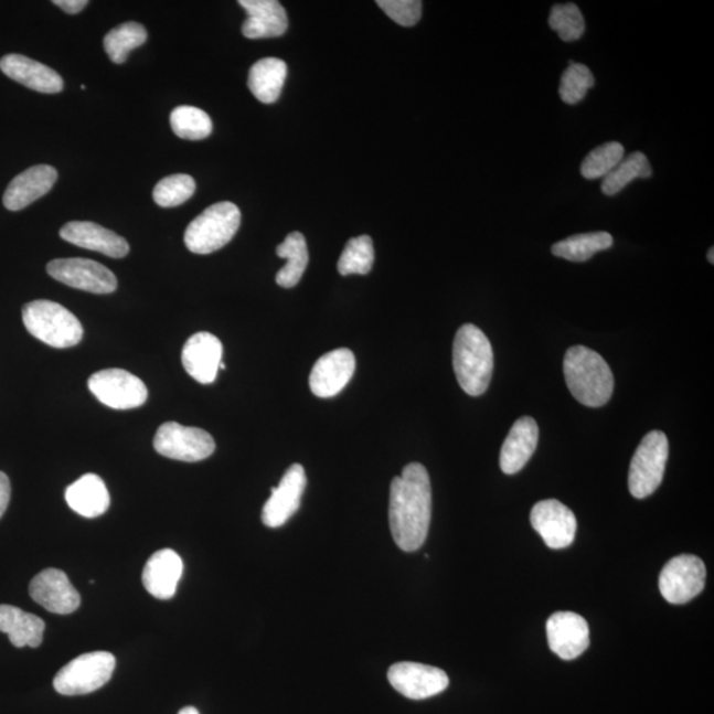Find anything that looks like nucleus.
<instances>
[{
  "instance_id": "obj_30",
  "label": "nucleus",
  "mask_w": 714,
  "mask_h": 714,
  "mask_svg": "<svg viewBox=\"0 0 714 714\" xmlns=\"http://www.w3.org/2000/svg\"><path fill=\"white\" fill-rule=\"evenodd\" d=\"M651 175L652 169L649 158L643 152H632L629 157H625L622 162L609 175L604 178L600 190L606 196H614L625 190L633 180L647 179Z\"/></svg>"
},
{
  "instance_id": "obj_36",
  "label": "nucleus",
  "mask_w": 714,
  "mask_h": 714,
  "mask_svg": "<svg viewBox=\"0 0 714 714\" xmlns=\"http://www.w3.org/2000/svg\"><path fill=\"white\" fill-rule=\"evenodd\" d=\"M550 25L553 31L566 43L576 42L583 38L586 29L583 12L574 3L556 4L550 15Z\"/></svg>"
},
{
  "instance_id": "obj_34",
  "label": "nucleus",
  "mask_w": 714,
  "mask_h": 714,
  "mask_svg": "<svg viewBox=\"0 0 714 714\" xmlns=\"http://www.w3.org/2000/svg\"><path fill=\"white\" fill-rule=\"evenodd\" d=\"M625 158V147L619 142H607L589 152L580 164L585 179L594 180L609 175Z\"/></svg>"
},
{
  "instance_id": "obj_38",
  "label": "nucleus",
  "mask_w": 714,
  "mask_h": 714,
  "mask_svg": "<svg viewBox=\"0 0 714 714\" xmlns=\"http://www.w3.org/2000/svg\"><path fill=\"white\" fill-rule=\"evenodd\" d=\"M377 6L403 26L416 25L422 19L423 2L419 0H379Z\"/></svg>"
},
{
  "instance_id": "obj_17",
  "label": "nucleus",
  "mask_w": 714,
  "mask_h": 714,
  "mask_svg": "<svg viewBox=\"0 0 714 714\" xmlns=\"http://www.w3.org/2000/svg\"><path fill=\"white\" fill-rule=\"evenodd\" d=\"M551 650L564 660L583 656L590 644V630L584 617L572 611L553 614L546 624Z\"/></svg>"
},
{
  "instance_id": "obj_37",
  "label": "nucleus",
  "mask_w": 714,
  "mask_h": 714,
  "mask_svg": "<svg viewBox=\"0 0 714 714\" xmlns=\"http://www.w3.org/2000/svg\"><path fill=\"white\" fill-rule=\"evenodd\" d=\"M594 86V76L584 64L571 63L569 68L564 72L562 84H560V97L568 105H576L586 97Z\"/></svg>"
},
{
  "instance_id": "obj_9",
  "label": "nucleus",
  "mask_w": 714,
  "mask_h": 714,
  "mask_svg": "<svg viewBox=\"0 0 714 714\" xmlns=\"http://www.w3.org/2000/svg\"><path fill=\"white\" fill-rule=\"evenodd\" d=\"M88 385L99 403L117 411L139 408L149 396L141 379L118 369L95 373L89 377Z\"/></svg>"
},
{
  "instance_id": "obj_20",
  "label": "nucleus",
  "mask_w": 714,
  "mask_h": 714,
  "mask_svg": "<svg viewBox=\"0 0 714 714\" xmlns=\"http://www.w3.org/2000/svg\"><path fill=\"white\" fill-rule=\"evenodd\" d=\"M55 167L39 164L19 173L7 187L3 204L7 210H24L38 199L43 198L52 190L57 180Z\"/></svg>"
},
{
  "instance_id": "obj_28",
  "label": "nucleus",
  "mask_w": 714,
  "mask_h": 714,
  "mask_svg": "<svg viewBox=\"0 0 714 714\" xmlns=\"http://www.w3.org/2000/svg\"><path fill=\"white\" fill-rule=\"evenodd\" d=\"M276 252L278 257L287 259L284 268L277 273L276 281L284 289H291L298 285L309 264L306 238L302 233L292 232L281 245L277 246Z\"/></svg>"
},
{
  "instance_id": "obj_16",
  "label": "nucleus",
  "mask_w": 714,
  "mask_h": 714,
  "mask_svg": "<svg viewBox=\"0 0 714 714\" xmlns=\"http://www.w3.org/2000/svg\"><path fill=\"white\" fill-rule=\"evenodd\" d=\"M356 359L349 349H339L320 356L310 375V390L317 397L339 395L351 382Z\"/></svg>"
},
{
  "instance_id": "obj_19",
  "label": "nucleus",
  "mask_w": 714,
  "mask_h": 714,
  "mask_svg": "<svg viewBox=\"0 0 714 714\" xmlns=\"http://www.w3.org/2000/svg\"><path fill=\"white\" fill-rule=\"evenodd\" d=\"M66 243L79 248L99 252L111 258H124L129 255L128 242L117 233L92 222H71L60 231Z\"/></svg>"
},
{
  "instance_id": "obj_42",
  "label": "nucleus",
  "mask_w": 714,
  "mask_h": 714,
  "mask_svg": "<svg viewBox=\"0 0 714 714\" xmlns=\"http://www.w3.org/2000/svg\"><path fill=\"white\" fill-rule=\"evenodd\" d=\"M713 255H714V249H713V248H711V251H710V253H708V259H710V263H711L712 265L714 264V257H713Z\"/></svg>"
},
{
  "instance_id": "obj_26",
  "label": "nucleus",
  "mask_w": 714,
  "mask_h": 714,
  "mask_svg": "<svg viewBox=\"0 0 714 714\" xmlns=\"http://www.w3.org/2000/svg\"><path fill=\"white\" fill-rule=\"evenodd\" d=\"M45 624L42 618L25 612L19 607L0 605V631L7 633L17 649H38L43 642Z\"/></svg>"
},
{
  "instance_id": "obj_1",
  "label": "nucleus",
  "mask_w": 714,
  "mask_h": 714,
  "mask_svg": "<svg viewBox=\"0 0 714 714\" xmlns=\"http://www.w3.org/2000/svg\"><path fill=\"white\" fill-rule=\"evenodd\" d=\"M431 483L422 463L404 467L392 480L390 493V525L399 550L416 552L426 542L431 522Z\"/></svg>"
},
{
  "instance_id": "obj_24",
  "label": "nucleus",
  "mask_w": 714,
  "mask_h": 714,
  "mask_svg": "<svg viewBox=\"0 0 714 714\" xmlns=\"http://www.w3.org/2000/svg\"><path fill=\"white\" fill-rule=\"evenodd\" d=\"M183 574V562L175 551L160 550L147 562L142 580L146 590L158 599H170L175 596L177 587Z\"/></svg>"
},
{
  "instance_id": "obj_18",
  "label": "nucleus",
  "mask_w": 714,
  "mask_h": 714,
  "mask_svg": "<svg viewBox=\"0 0 714 714\" xmlns=\"http://www.w3.org/2000/svg\"><path fill=\"white\" fill-rule=\"evenodd\" d=\"M184 370L200 384H212L223 362V344L210 332H198L183 347Z\"/></svg>"
},
{
  "instance_id": "obj_5",
  "label": "nucleus",
  "mask_w": 714,
  "mask_h": 714,
  "mask_svg": "<svg viewBox=\"0 0 714 714\" xmlns=\"http://www.w3.org/2000/svg\"><path fill=\"white\" fill-rule=\"evenodd\" d=\"M239 224H242V212L236 204L230 202L213 204L187 226L184 244L196 255H210L232 242Z\"/></svg>"
},
{
  "instance_id": "obj_21",
  "label": "nucleus",
  "mask_w": 714,
  "mask_h": 714,
  "mask_svg": "<svg viewBox=\"0 0 714 714\" xmlns=\"http://www.w3.org/2000/svg\"><path fill=\"white\" fill-rule=\"evenodd\" d=\"M0 70L19 84L32 90L55 95L64 88L62 76L56 71L23 55H7L0 60Z\"/></svg>"
},
{
  "instance_id": "obj_12",
  "label": "nucleus",
  "mask_w": 714,
  "mask_h": 714,
  "mask_svg": "<svg viewBox=\"0 0 714 714\" xmlns=\"http://www.w3.org/2000/svg\"><path fill=\"white\" fill-rule=\"evenodd\" d=\"M393 689L412 700H425L439 695L449 686V676L437 667L402 662L388 671Z\"/></svg>"
},
{
  "instance_id": "obj_13",
  "label": "nucleus",
  "mask_w": 714,
  "mask_h": 714,
  "mask_svg": "<svg viewBox=\"0 0 714 714\" xmlns=\"http://www.w3.org/2000/svg\"><path fill=\"white\" fill-rule=\"evenodd\" d=\"M531 523L551 550L568 548L576 536V516L568 507L555 499L536 503L531 511Z\"/></svg>"
},
{
  "instance_id": "obj_15",
  "label": "nucleus",
  "mask_w": 714,
  "mask_h": 714,
  "mask_svg": "<svg viewBox=\"0 0 714 714\" xmlns=\"http://www.w3.org/2000/svg\"><path fill=\"white\" fill-rule=\"evenodd\" d=\"M307 478L302 465H291L263 510V523L269 529L283 526L299 510L306 490Z\"/></svg>"
},
{
  "instance_id": "obj_23",
  "label": "nucleus",
  "mask_w": 714,
  "mask_h": 714,
  "mask_svg": "<svg viewBox=\"0 0 714 714\" xmlns=\"http://www.w3.org/2000/svg\"><path fill=\"white\" fill-rule=\"evenodd\" d=\"M539 443V426L532 417L519 418L507 436L500 451V469L513 476L529 463Z\"/></svg>"
},
{
  "instance_id": "obj_31",
  "label": "nucleus",
  "mask_w": 714,
  "mask_h": 714,
  "mask_svg": "<svg viewBox=\"0 0 714 714\" xmlns=\"http://www.w3.org/2000/svg\"><path fill=\"white\" fill-rule=\"evenodd\" d=\"M147 31L142 24L129 22L113 29L104 39L106 53L113 63L124 64L129 52L146 43Z\"/></svg>"
},
{
  "instance_id": "obj_8",
  "label": "nucleus",
  "mask_w": 714,
  "mask_h": 714,
  "mask_svg": "<svg viewBox=\"0 0 714 714\" xmlns=\"http://www.w3.org/2000/svg\"><path fill=\"white\" fill-rule=\"evenodd\" d=\"M153 447L166 458L199 462L212 456L216 444L211 434L203 429L166 423L158 429Z\"/></svg>"
},
{
  "instance_id": "obj_29",
  "label": "nucleus",
  "mask_w": 714,
  "mask_h": 714,
  "mask_svg": "<svg viewBox=\"0 0 714 714\" xmlns=\"http://www.w3.org/2000/svg\"><path fill=\"white\" fill-rule=\"evenodd\" d=\"M612 236L607 232L584 233L552 246L553 255L573 263H585L599 252L611 248Z\"/></svg>"
},
{
  "instance_id": "obj_14",
  "label": "nucleus",
  "mask_w": 714,
  "mask_h": 714,
  "mask_svg": "<svg viewBox=\"0 0 714 714\" xmlns=\"http://www.w3.org/2000/svg\"><path fill=\"white\" fill-rule=\"evenodd\" d=\"M30 596L45 610L60 616L75 612L82 605V597L63 571L44 569L33 577Z\"/></svg>"
},
{
  "instance_id": "obj_32",
  "label": "nucleus",
  "mask_w": 714,
  "mask_h": 714,
  "mask_svg": "<svg viewBox=\"0 0 714 714\" xmlns=\"http://www.w3.org/2000/svg\"><path fill=\"white\" fill-rule=\"evenodd\" d=\"M170 122L173 132L187 141H202L212 132L210 116L195 106H178L171 113Z\"/></svg>"
},
{
  "instance_id": "obj_3",
  "label": "nucleus",
  "mask_w": 714,
  "mask_h": 714,
  "mask_svg": "<svg viewBox=\"0 0 714 714\" xmlns=\"http://www.w3.org/2000/svg\"><path fill=\"white\" fill-rule=\"evenodd\" d=\"M454 372L460 388L478 397L489 388L493 372V351L489 338L477 326L460 327L452 345Z\"/></svg>"
},
{
  "instance_id": "obj_10",
  "label": "nucleus",
  "mask_w": 714,
  "mask_h": 714,
  "mask_svg": "<svg viewBox=\"0 0 714 714\" xmlns=\"http://www.w3.org/2000/svg\"><path fill=\"white\" fill-rule=\"evenodd\" d=\"M706 568L702 558L692 555L673 557L659 577V589L667 603L683 605L703 592Z\"/></svg>"
},
{
  "instance_id": "obj_33",
  "label": "nucleus",
  "mask_w": 714,
  "mask_h": 714,
  "mask_svg": "<svg viewBox=\"0 0 714 714\" xmlns=\"http://www.w3.org/2000/svg\"><path fill=\"white\" fill-rule=\"evenodd\" d=\"M375 263V249L370 236L351 238L339 258L338 270L342 276H365Z\"/></svg>"
},
{
  "instance_id": "obj_2",
  "label": "nucleus",
  "mask_w": 714,
  "mask_h": 714,
  "mask_svg": "<svg viewBox=\"0 0 714 714\" xmlns=\"http://www.w3.org/2000/svg\"><path fill=\"white\" fill-rule=\"evenodd\" d=\"M564 375L578 403L589 408L609 403L614 391L612 372L596 351L584 345L571 347L564 359Z\"/></svg>"
},
{
  "instance_id": "obj_11",
  "label": "nucleus",
  "mask_w": 714,
  "mask_h": 714,
  "mask_svg": "<svg viewBox=\"0 0 714 714\" xmlns=\"http://www.w3.org/2000/svg\"><path fill=\"white\" fill-rule=\"evenodd\" d=\"M46 271L56 281L93 294L115 292L118 286L115 273L86 258H57L46 265Z\"/></svg>"
},
{
  "instance_id": "obj_6",
  "label": "nucleus",
  "mask_w": 714,
  "mask_h": 714,
  "mask_svg": "<svg viewBox=\"0 0 714 714\" xmlns=\"http://www.w3.org/2000/svg\"><path fill=\"white\" fill-rule=\"evenodd\" d=\"M116 669V658L110 652L84 653L57 672L53 686L64 696H82L95 692L109 682Z\"/></svg>"
},
{
  "instance_id": "obj_40",
  "label": "nucleus",
  "mask_w": 714,
  "mask_h": 714,
  "mask_svg": "<svg viewBox=\"0 0 714 714\" xmlns=\"http://www.w3.org/2000/svg\"><path fill=\"white\" fill-rule=\"evenodd\" d=\"M53 4L58 6L66 13L75 15V13L82 12L88 6V2L86 0H55Z\"/></svg>"
},
{
  "instance_id": "obj_39",
  "label": "nucleus",
  "mask_w": 714,
  "mask_h": 714,
  "mask_svg": "<svg viewBox=\"0 0 714 714\" xmlns=\"http://www.w3.org/2000/svg\"><path fill=\"white\" fill-rule=\"evenodd\" d=\"M11 499V483L9 477L0 471V518L4 515L7 507L10 504Z\"/></svg>"
},
{
  "instance_id": "obj_41",
  "label": "nucleus",
  "mask_w": 714,
  "mask_h": 714,
  "mask_svg": "<svg viewBox=\"0 0 714 714\" xmlns=\"http://www.w3.org/2000/svg\"><path fill=\"white\" fill-rule=\"evenodd\" d=\"M178 714H200L196 708H193V706H185L182 711H180Z\"/></svg>"
},
{
  "instance_id": "obj_4",
  "label": "nucleus",
  "mask_w": 714,
  "mask_h": 714,
  "mask_svg": "<svg viewBox=\"0 0 714 714\" xmlns=\"http://www.w3.org/2000/svg\"><path fill=\"white\" fill-rule=\"evenodd\" d=\"M23 323L33 338L53 349H70L82 342L79 320L64 306L52 300H32L23 307Z\"/></svg>"
},
{
  "instance_id": "obj_35",
  "label": "nucleus",
  "mask_w": 714,
  "mask_h": 714,
  "mask_svg": "<svg viewBox=\"0 0 714 714\" xmlns=\"http://www.w3.org/2000/svg\"><path fill=\"white\" fill-rule=\"evenodd\" d=\"M196 191V183L192 177L185 173L167 177L156 185L152 198L159 206L172 209V206L182 205L190 200Z\"/></svg>"
},
{
  "instance_id": "obj_25",
  "label": "nucleus",
  "mask_w": 714,
  "mask_h": 714,
  "mask_svg": "<svg viewBox=\"0 0 714 714\" xmlns=\"http://www.w3.org/2000/svg\"><path fill=\"white\" fill-rule=\"evenodd\" d=\"M65 500L73 511L88 519L104 515L110 505L109 491L96 473H86L72 483L65 491Z\"/></svg>"
},
{
  "instance_id": "obj_27",
  "label": "nucleus",
  "mask_w": 714,
  "mask_h": 714,
  "mask_svg": "<svg viewBox=\"0 0 714 714\" xmlns=\"http://www.w3.org/2000/svg\"><path fill=\"white\" fill-rule=\"evenodd\" d=\"M287 65L281 58L266 57L252 66L248 86L263 104L276 103L285 85Z\"/></svg>"
},
{
  "instance_id": "obj_7",
  "label": "nucleus",
  "mask_w": 714,
  "mask_h": 714,
  "mask_svg": "<svg viewBox=\"0 0 714 714\" xmlns=\"http://www.w3.org/2000/svg\"><path fill=\"white\" fill-rule=\"evenodd\" d=\"M669 450V438L663 431L646 434L630 465L629 490L633 498L650 497L662 484Z\"/></svg>"
},
{
  "instance_id": "obj_22",
  "label": "nucleus",
  "mask_w": 714,
  "mask_h": 714,
  "mask_svg": "<svg viewBox=\"0 0 714 714\" xmlns=\"http://www.w3.org/2000/svg\"><path fill=\"white\" fill-rule=\"evenodd\" d=\"M238 4L248 13L243 24L245 38H278L289 26L286 10L277 0H239Z\"/></svg>"
}]
</instances>
